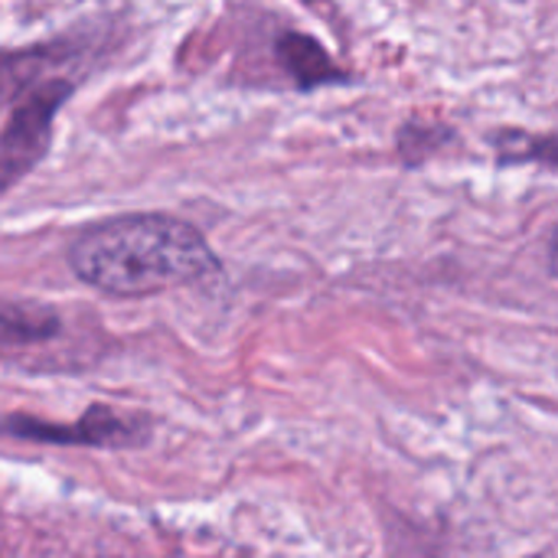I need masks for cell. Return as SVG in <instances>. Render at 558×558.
<instances>
[{"label":"cell","mask_w":558,"mask_h":558,"mask_svg":"<svg viewBox=\"0 0 558 558\" xmlns=\"http://www.w3.org/2000/svg\"><path fill=\"white\" fill-rule=\"evenodd\" d=\"M494 147L500 154V163H543L558 170V134H530L507 128L494 134Z\"/></svg>","instance_id":"cell-6"},{"label":"cell","mask_w":558,"mask_h":558,"mask_svg":"<svg viewBox=\"0 0 558 558\" xmlns=\"http://www.w3.org/2000/svg\"><path fill=\"white\" fill-rule=\"evenodd\" d=\"M549 268H553V275L558 278V229L556 235H553V242H549Z\"/></svg>","instance_id":"cell-8"},{"label":"cell","mask_w":558,"mask_h":558,"mask_svg":"<svg viewBox=\"0 0 558 558\" xmlns=\"http://www.w3.org/2000/svg\"><path fill=\"white\" fill-rule=\"evenodd\" d=\"M3 432L13 438H26L36 445H78V448H141L150 438V422L128 418L111 405H92L75 425L39 422L33 415H10Z\"/></svg>","instance_id":"cell-3"},{"label":"cell","mask_w":558,"mask_h":558,"mask_svg":"<svg viewBox=\"0 0 558 558\" xmlns=\"http://www.w3.org/2000/svg\"><path fill=\"white\" fill-rule=\"evenodd\" d=\"M13 59L23 65L16 72L13 65H3L7 75V121L0 134V183L10 190L26 170L39 163V157L49 147L52 137V118L59 105L72 95V78L49 72H36L39 52H23Z\"/></svg>","instance_id":"cell-2"},{"label":"cell","mask_w":558,"mask_h":558,"mask_svg":"<svg viewBox=\"0 0 558 558\" xmlns=\"http://www.w3.org/2000/svg\"><path fill=\"white\" fill-rule=\"evenodd\" d=\"M69 268L111 298H147L219 275L203 232L167 213H128L82 229L69 242Z\"/></svg>","instance_id":"cell-1"},{"label":"cell","mask_w":558,"mask_h":558,"mask_svg":"<svg viewBox=\"0 0 558 558\" xmlns=\"http://www.w3.org/2000/svg\"><path fill=\"white\" fill-rule=\"evenodd\" d=\"M275 59L294 78L298 88H317L343 82V69L330 59V52L301 29H284L275 39Z\"/></svg>","instance_id":"cell-4"},{"label":"cell","mask_w":558,"mask_h":558,"mask_svg":"<svg viewBox=\"0 0 558 558\" xmlns=\"http://www.w3.org/2000/svg\"><path fill=\"white\" fill-rule=\"evenodd\" d=\"M448 128H425V124H409L402 134H399V150L405 154V160H425V154L432 150V144H441L448 141Z\"/></svg>","instance_id":"cell-7"},{"label":"cell","mask_w":558,"mask_h":558,"mask_svg":"<svg viewBox=\"0 0 558 558\" xmlns=\"http://www.w3.org/2000/svg\"><path fill=\"white\" fill-rule=\"evenodd\" d=\"M59 333V317L49 307L39 304H3V343H43Z\"/></svg>","instance_id":"cell-5"}]
</instances>
